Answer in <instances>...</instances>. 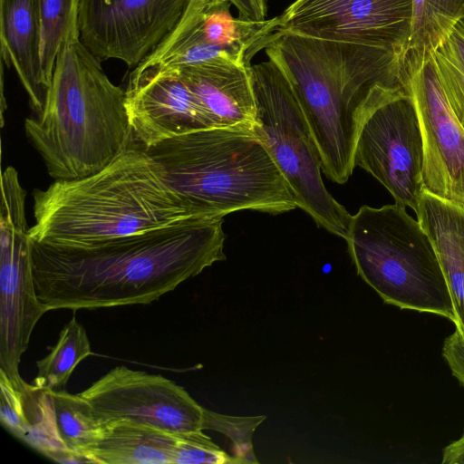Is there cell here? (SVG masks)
<instances>
[{"instance_id":"obj_21","label":"cell","mask_w":464,"mask_h":464,"mask_svg":"<svg viewBox=\"0 0 464 464\" xmlns=\"http://www.w3.org/2000/svg\"><path fill=\"white\" fill-rule=\"evenodd\" d=\"M92 353L85 328L72 317L61 330L49 353L36 362L38 372L33 384L63 390L75 367Z\"/></svg>"},{"instance_id":"obj_13","label":"cell","mask_w":464,"mask_h":464,"mask_svg":"<svg viewBox=\"0 0 464 464\" xmlns=\"http://www.w3.org/2000/svg\"><path fill=\"white\" fill-rule=\"evenodd\" d=\"M190 0H78L82 44L100 61L137 67L174 30Z\"/></svg>"},{"instance_id":"obj_27","label":"cell","mask_w":464,"mask_h":464,"mask_svg":"<svg viewBox=\"0 0 464 464\" xmlns=\"http://www.w3.org/2000/svg\"><path fill=\"white\" fill-rule=\"evenodd\" d=\"M25 383L24 379L14 381L0 369V420L5 429L21 440L25 431Z\"/></svg>"},{"instance_id":"obj_2","label":"cell","mask_w":464,"mask_h":464,"mask_svg":"<svg viewBox=\"0 0 464 464\" xmlns=\"http://www.w3.org/2000/svg\"><path fill=\"white\" fill-rule=\"evenodd\" d=\"M287 77L316 145L323 173L344 184L367 114L400 84L393 51L282 33L265 49Z\"/></svg>"},{"instance_id":"obj_11","label":"cell","mask_w":464,"mask_h":464,"mask_svg":"<svg viewBox=\"0 0 464 464\" xmlns=\"http://www.w3.org/2000/svg\"><path fill=\"white\" fill-rule=\"evenodd\" d=\"M411 0H295L276 16V33L407 53Z\"/></svg>"},{"instance_id":"obj_6","label":"cell","mask_w":464,"mask_h":464,"mask_svg":"<svg viewBox=\"0 0 464 464\" xmlns=\"http://www.w3.org/2000/svg\"><path fill=\"white\" fill-rule=\"evenodd\" d=\"M358 275L386 304L431 314L455 325L452 297L431 239L396 203L362 206L345 239Z\"/></svg>"},{"instance_id":"obj_22","label":"cell","mask_w":464,"mask_h":464,"mask_svg":"<svg viewBox=\"0 0 464 464\" xmlns=\"http://www.w3.org/2000/svg\"><path fill=\"white\" fill-rule=\"evenodd\" d=\"M48 391L63 445L69 450L85 455L102 438L105 425L97 420L89 403L79 393L72 394L63 389Z\"/></svg>"},{"instance_id":"obj_9","label":"cell","mask_w":464,"mask_h":464,"mask_svg":"<svg viewBox=\"0 0 464 464\" xmlns=\"http://www.w3.org/2000/svg\"><path fill=\"white\" fill-rule=\"evenodd\" d=\"M228 0H190L174 30L137 67L169 70L215 62L250 66L276 38V16L265 21L234 17Z\"/></svg>"},{"instance_id":"obj_16","label":"cell","mask_w":464,"mask_h":464,"mask_svg":"<svg viewBox=\"0 0 464 464\" xmlns=\"http://www.w3.org/2000/svg\"><path fill=\"white\" fill-rule=\"evenodd\" d=\"M250 66L215 62L176 69L213 127L246 128L256 122Z\"/></svg>"},{"instance_id":"obj_1","label":"cell","mask_w":464,"mask_h":464,"mask_svg":"<svg viewBox=\"0 0 464 464\" xmlns=\"http://www.w3.org/2000/svg\"><path fill=\"white\" fill-rule=\"evenodd\" d=\"M223 218L80 246L31 240L36 296L45 310L149 304L226 260Z\"/></svg>"},{"instance_id":"obj_18","label":"cell","mask_w":464,"mask_h":464,"mask_svg":"<svg viewBox=\"0 0 464 464\" xmlns=\"http://www.w3.org/2000/svg\"><path fill=\"white\" fill-rule=\"evenodd\" d=\"M416 216L438 254L453 301L455 328L464 334V208L423 189Z\"/></svg>"},{"instance_id":"obj_3","label":"cell","mask_w":464,"mask_h":464,"mask_svg":"<svg viewBox=\"0 0 464 464\" xmlns=\"http://www.w3.org/2000/svg\"><path fill=\"white\" fill-rule=\"evenodd\" d=\"M31 240L80 246L176 226L201 213L174 189L144 145L133 141L82 179L34 189Z\"/></svg>"},{"instance_id":"obj_15","label":"cell","mask_w":464,"mask_h":464,"mask_svg":"<svg viewBox=\"0 0 464 464\" xmlns=\"http://www.w3.org/2000/svg\"><path fill=\"white\" fill-rule=\"evenodd\" d=\"M125 93L133 137L145 148L214 128L179 70L134 69Z\"/></svg>"},{"instance_id":"obj_28","label":"cell","mask_w":464,"mask_h":464,"mask_svg":"<svg viewBox=\"0 0 464 464\" xmlns=\"http://www.w3.org/2000/svg\"><path fill=\"white\" fill-rule=\"evenodd\" d=\"M442 356L453 376L464 387V334L455 329L445 339L442 346Z\"/></svg>"},{"instance_id":"obj_4","label":"cell","mask_w":464,"mask_h":464,"mask_svg":"<svg viewBox=\"0 0 464 464\" xmlns=\"http://www.w3.org/2000/svg\"><path fill=\"white\" fill-rule=\"evenodd\" d=\"M24 130L54 180L96 173L133 141L125 91L82 44L77 26L60 50L42 112L25 119Z\"/></svg>"},{"instance_id":"obj_31","label":"cell","mask_w":464,"mask_h":464,"mask_svg":"<svg viewBox=\"0 0 464 464\" xmlns=\"http://www.w3.org/2000/svg\"><path fill=\"white\" fill-rule=\"evenodd\" d=\"M267 1H268V0H266V2H267Z\"/></svg>"},{"instance_id":"obj_24","label":"cell","mask_w":464,"mask_h":464,"mask_svg":"<svg viewBox=\"0 0 464 464\" xmlns=\"http://www.w3.org/2000/svg\"><path fill=\"white\" fill-rule=\"evenodd\" d=\"M447 100L464 127V17L433 53Z\"/></svg>"},{"instance_id":"obj_17","label":"cell","mask_w":464,"mask_h":464,"mask_svg":"<svg viewBox=\"0 0 464 464\" xmlns=\"http://www.w3.org/2000/svg\"><path fill=\"white\" fill-rule=\"evenodd\" d=\"M1 57L13 66L36 115L44 109L50 85L41 62L39 0H0Z\"/></svg>"},{"instance_id":"obj_8","label":"cell","mask_w":464,"mask_h":464,"mask_svg":"<svg viewBox=\"0 0 464 464\" xmlns=\"http://www.w3.org/2000/svg\"><path fill=\"white\" fill-rule=\"evenodd\" d=\"M353 163L383 185L397 205L417 212L424 189L422 137L413 99L401 82L362 121Z\"/></svg>"},{"instance_id":"obj_5","label":"cell","mask_w":464,"mask_h":464,"mask_svg":"<svg viewBox=\"0 0 464 464\" xmlns=\"http://www.w3.org/2000/svg\"><path fill=\"white\" fill-rule=\"evenodd\" d=\"M166 179L212 218L243 209L281 214L296 208L294 192L261 139L246 128L214 127L146 148Z\"/></svg>"},{"instance_id":"obj_29","label":"cell","mask_w":464,"mask_h":464,"mask_svg":"<svg viewBox=\"0 0 464 464\" xmlns=\"http://www.w3.org/2000/svg\"><path fill=\"white\" fill-rule=\"evenodd\" d=\"M236 6L238 17L248 21L261 22L266 20V0H228Z\"/></svg>"},{"instance_id":"obj_10","label":"cell","mask_w":464,"mask_h":464,"mask_svg":"<svg viewBox=\"0 0 464 464\" xmlns=\"http://www.w3.org/2000/svg\"><path fill=\"white\" fill-rule=\"evenodd\" d=\"M400 81L419 117L424 189L464 208V127L447 100L433 53L407 52Z\"/></svg>"},{"instance_id":"obj_23","label":"cell","mask_w":464,"mask_h":464,"mask_svg":"<svg viewBox=\"0 0 464 464\" xmlns=\"http://www.w3.org/2000/svg\"><path fill=\"white\" fill-rule=\"evenodd\" d=\"M39 11L41 62L50 85L63 44L77 26L78 0H39Z\"/></svg>"},{"instance_id":"obj_7","label":"cell","mask_w":464,"mask_h":464,"mask_svg":"<svg viewBox=\"0 0 464 464\" xmlns=\"http://www.w3.org/2000/svg\"><path fill=\"white\" fill-rule=\"evenodd\" d=\"M249 70L256 101L253 131L284 175L298 208L345 240L352 215L324 184L316 145L287 77L270 59Z\"/></svg>"},{"instance_id":"obj_30","label":"cell","mask_w":464,"mask_h":464,"mask_svg":"<svg viewBox=\"0 0 464 464\" xmlns=\"http://www.w3.org/2000/svg\"><path fill=\"white\" fill-rule=\"evenodd\" d=\"M443 464H464V431L456 440L449 443L442 451Z\"/></svg>"},{"instance_id":"obj_20","label":"cell","mask_w":464,"mask_h":464,"mask_svg":"<svg viewBox=\"0 0 464 464\" xmlns=\"http://www.w3.org/2000/svg\"><path fill=\"white\" fill-rule=\"evenodd\" d=\"M464 17V0H411L407 52L433 53Z\"/></svg>"},{"instance_id":"obj_12","label":"cell","mask_w":464,"mask_h":464,"mask_svg":"<svg viewBox=\"0 0 464 464\" xmlns=\"http://www.w3.org/2000/svg\"><path fill=\"white\" fill-rule=\"evenodd\" d=\"M79 394L103 425L123 420L173 434L204 430L205 408L182 386L160 374L120 365Z\"/></svg>"},{"instance_id":"obj_19","label":"cell","mask_w":464,"mask_h":464,"mask_svg":"<svg viewBox=\"0 0 464 464\" xmlns=\"http://www.w3.org/2000/svg\"><path fill=\"white\" fill-rule=\"evenodd\" d=\"M178 434L130 420L105 424L102 438L85 455L92 463L173 464Z\"/></svg>"},{"instance_id":"obj_26","label":"cell","mask_w":464,"mask_h":464,"mask_svg":"<svg viewBox=\"0 0 464 464\" xmlns=\"http://www.w3.org/2000/svg\"><path fill=\"white\" fill-rule=\"evenodd\" d=\"M236 464L202 431L178 434L173 464Z\"/></svg>"},{"instance_id":"obj_25","label":"cell","mask_w":464,"mask_h":464,"mask_svg":"<svg viewBox=\"0 0 464 464\" xmlns=\"http://www.w3.org/2000/svg\"><path fill=\"white\" fill-rule=\"evenodd\" d=\"M266 416H231L204 409L203 430H211L227 437L232 442L236 464L258 463L252 438Z\"/></svg>"},{"instance_id":"obj_14","label":"cell","mask_w":464,"mask_h":464,"mask_svg":"<svg viewBox=\"0 0 464 464\" xmlns=\"http://www.w3.org/2000/svg\"><path fill=\"white\" fill-rule=\"evenodd\" d=\"M46 312L35 293L25 208L6 204L0 210V369L14 381L23 380L22 356Z\"/></svg>"}]
</instances>
